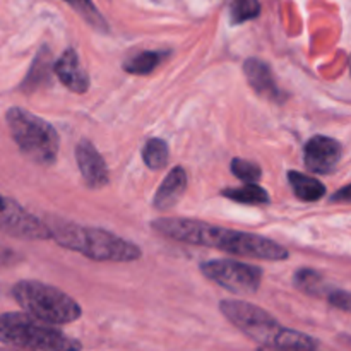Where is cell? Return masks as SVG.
I'll return each instance as SVG.
<instances>
[{
  "instance_id": "9",
  "label": "cell",
  "mask_w": 351,
  "mask_h": 351,
  "mask_svg": "<svg viewBox=\"0 0 351 351\" xmlns=\"http://www.w3.org/2000/svg\"><path fill=\"white\" fill-rule=\"evenodd\" d=\"M343 156L339 141L328 136H314L307 141L304 149V161L308 171L315 175H331L338 168Z\"/></svg>"
},
{
  "instance_id": "16",
  "label": "cell",
  "mask_w": 351,
  "mask_h": 351,
  "mask_svg": "<svg viewBox=\"0 0 351 351\" xmlns=\"http://www.w3.org/2000/svg\"><path fill=\"white\" fill-rule=\"evenodd\" d=\"M223 197L230 199V201L240 202V204L249 206H263L269 204L271 197L261 185L257 184H245L242 187H230L221 191Z\"/></svg>"
},
{
  "instance_id": "15",
  "label": "cell",
  "mask_w": 351,
  "mask_h": 351,
  "mask_svg": "<svg viewBox=\"0 0 351 351\" xmlns=\"http://www.w3.org/2000/svg\"><path fill=\"white\" fill-rule=\"evenodd\" d=\"M51 69V51L47 47H41V50L38 51L36 57H34L33 65H31L29 72H27L26 79L21 84V89H24L26 93L36 89L41 82H45L48 79Z\"/></svg>"
},
{
  "instance_id": "13",
  "label": "cell",
  "mask_w": 351,
  "mask_h": 351,
  "mask_svg": "<svg viewBox=\"0 0 351 351\" xmlns=\"http://www.w3.org/2000/svg\"><path fill=\"white\" fill-rule=\"evenodd\" d=\"M185 191H187V173L182 167H175L165 177L163 184L158 187L153 201L154 208L158 211H170L171 208H175L180 202Z\"/></svg>"
},
{
  "instance_id": "18",
  "label": "cell",
  "mask_w": 351,
  "mask_h": 351,
  "mask_svg": "<svg viewBox=\"0 0 351 351\" xmlns=\"http://www.w3.org/2000/svg\"><path fill=\"white\" fill-rule=\"evenodd\" d=\"M168 158H170V149H168L167 141L153 137V139H149L144 144L143 160L149 170H163L168 163Z\"/></svg>"
},
{
  "instance_id": "5",
  "label": "cell",
  "mask_w": 351,
  "mask_h": 351,
  "mask_svg": "<svg viewBox=\"0 0 351 351\" xmlns=\"http://www.w3.org/2000/svg\"><path fill=\"white\" fill-rule=\"evenodd\" d=\"M12 297L24 314L48 326L71 324L82 315L81 305L74 298L41 281H19L14 285Z\"/></svg>"
},
{
  "instance_id": "7",
  "label": "cell",
  "mask_w": 351,
  "mask_h": 351,
  "mask_svg": "<svg viewBox=\"0 0 351 351\" xmlns=\"http://www.w3.org/2000/svg\"><path fill=\"white\" fill-rule=\"evenodd\" d=\"M201 273L235 295H254L263 281V269L233 259H215L201 264Z\"/></svg>"
},
{
  "instance_id": "19",
  "label": "cell",
  "mask_w": 351,
  "mask_h": 351,
  "mask_svg": "<svg viewBox=\"0 0 351 351\" xmlns=\"http://www.w3.org/2000/svg\"><path fill=\"white\" fill-rule=\"evenodd\" d=\"M64 2H67L74 9V12H77L93 29L99 33H108V23L101 16L98 7L93 3V0H64Z\"/></svg>"
},
{
  "instance_id": "21",
  "label": "cell",
  "mask_w": 351,
  "mask_h": 351,
  "mask_svg": "<svg viewBox=\"0 0 351 351\" xmlns=\"http://www.w3.org/2000/svg\"><path fill=\"white\" fill-rule=\"evenodd\" d=\"M293 283L298 290L307 295L322 297L324 295V276L314 269H298L293 276Z\"/></svg>"
},
{
  "instance_id": "4",
  "label": "cell",
  "mask_w": 351,
  "mask_h": 351,
  "mask_svg": "<svg viewBox=\"0 0 351 351\" xmlns=\"http://www.w3.org/2000/svg\"><path fill=\"white\" fill-rule=\"evenodd\" d=\"M0 343L16 351H81L77 339L24 312L0 315Z\"/></svg>"
},
{
  "instance_id": "11",
  "label": "cell",
  "mask_w": 351,
  "mask_h": 351,
  "mask_svg": "<svg viewBox=\"0 0 351 351\" xmlns=\"http://www.w3.org/2000/svg\"><path fill=\"white\" fill-rule=\"evenodd\" d=\"M53 72L58 81L75 95H84L89 89V75L82 67L79 55L74 48H67L53 64Z\"/></svg>"
},
{
  "instance_id": "25",
  "label": "cell",
  "mask_w": 351,
  "mask_h": 351,
  "mask_svg": "<svg viewBox=\"0 0 351 351\" xmlns=\"http://www.w3.org/2000/svg\"><path fill=\"white\" fill-rule=\"evenodd\" d=\"M259 351H317V350H274V348H259Z\"/></svg>"
},
{
  "instance_id": "17",
  "label": "cell",
  "mask_w": 351,
  "mask_h": 351,
  "mask_svg": "<svg viewBox=\"0 0 351 351\" xmlns=\"http://www.w3.org/2000/svg\"><path fill=\"white\" fill-rule=\"evenodd\" d=\"M165 55H167L165 51H139V53L136 55H130V57L123 62V71H125L127 74L132 75H147L153 71H156L158 65L163 62Z\"/></svg>"
},
{
  "instance_id": "2",
  "label": "cell",
  "mask_w": 351,
  "mask_h": 351,
  "mask_svg": "<svg viewBox=\"0 0 351 351\" xmlns=\"http://www.w3.org/2000/svg\"><path fill=\"white\" fill-rule=\"evenodd\" d=\"M221 314L261 348L317 350V339L281 326L269 312L243 300H223Z\"/></svg>"
},
{
  "instance_id": "8",
  "label": "cell",
  "mask_w": 351,
  "mask_h": 351,
  "mask_svg": "<svg viewBox=\"0 0 351 351\" xmlns=\"http://www.w3.org/2000/svg\"><path fill=\"white\" fill-rule=\"evenodd\" d=\"M0 232L21 240H48V232L45 221L27 213L14 199L0 195Z\"/></svg>"
},
{
  "instance_id": "12",
  "label": "cell",
  "mask_w": 351,
  "mask_h": 351,
  "mask_svg": "<svg viewBox=\"0 0 351 351\" xmlns=\"http://www.w3.org/2000/svg\"><path fill=\"white\" fill-rule=\"evenodd\" d=\"M243 72H245L249 84L252 86L257 95L267 99L281 101V89L278 88L273 71L266 62L259 60V58H247L245 64H243Z\"/></svg>"
},
{
  "instance_id": "26",
  "label": "cell",
  "mask_w": 351,
  "mask_h": 351,
  "mask_svg": "<svg viewBox=\"0 0 351 351\" xmlns=\"http://www.w3.org/2000/svg\"><path fill=\"white\" fill-rule=\"evenodd\" d=\"M0 351H9V350H3V348H0Z\"/></svg>"
},
{
  "instance_id": "20",
  "label": "cell",
  "mask_w": 351,
  "mask_h": 351,
  "mask_svg": "<svg viewBox=\"0 0 351 351\" xmlns=\"http://www.w3.org/2000/svg\"><path fill=\"white\" fill-rule=\"evenodd\" d=\"M230 23L233 26L256 19L261 14L259 0H225Z\"/></svg>"
},
{
  "instance_id": "3",
  "label": "cell",
  "mask_w": 351,
  "mask_h": 351,
  "mask_svg": "<svg viewBox=\"0 0 351 351\" xmlns=\"http://www.w3.org/2000/svg\"><path fill=\"white\" fill-rule=\"evenodd\" d=\"M50 232V239L67 250L82 254L91 261L99 263H132L141 259L143 250L136 243L117 237L113 233L93 226H81L75 223L51 219L45 223Z\"/></svg>"
},
{
  "instance_id": "23",
  "label": "cell",
  "mask_w": 351,
  "mask_h": 351,
  "mask_svg": "<svg viewBox=\"0 0 351 351\" xmlns=\"http://www.w3.org/2000/svg\"><path fill=\"white\" fill-rule=\"evenodd\" d=\"M329 304L335 305V307L341 308V311L348 312L350 311V295L348 291L345 290H332L331 293L328 295Z\"/></svg>"
},
{
  "instance_id": "14",
  "label": "cell",
  "mask_w": 351,
  "mask_h": 351,
  "mask_svg": "<svg viewBox=\"0 0 351 351\" xmlns=\"http://www.w3.org/2000/svg\"><path fill=\"white\" fill-rule=\"evenodd\" d=\"M288 182L295 195L304 202H317L326 195V185L315 177H308L300 171H288Z\"/></svg>"
},
{
  "instance_id": "10",
  "label": "cell",
  "mask_w": 351,
  "mask_h": 351,
  "mask_svg": "<svg viewBox=\"0 0 351 351\" xmlns=\"http://www.w3.org/2000/svg\"><path fill=\"white\" fill-rule=\"evenodd\" d=\"M75 161H77L82 180L89 189L98 191L108 184V167L95 144L89 143L88 139L79 141V144L75 146Z\"/></svg>"
},
{
  "instance_id": "6",
  "label": "cell",
  "mask_w": 351,
  "mask_h": 351,
  "mask_svg": "<svg viewBox=\"0 0 351 351\" xmlns=\"http://www.w3.org/2000/svg\"><path fill=\"white\" fill-rule=\"evenodd\" d=\"M5 122L21 153L40 167H51L57 161L60 137L55 127L19 106L7 110Z\"/></svg>"
},
{
  "instance_id": "22",
  "label": "cell",
  "mask_w": 351,
  "mask_h": 351,
  "mask_svg": "<svg viewBox=\"0 0 351 351\" xmlns=\"http://www.w3.org/2000/svg\"><path fill=\"white\" fill-rule=\"evenodd\" d=\"M232 173L245 184H257L263 177V170H261L259 165L256 161L243 160V158H233Z\"/></svg>"
},
{
  "instance_id": "1",
  "label": "cell",
  "mask_w": 351,
  "mask_h": 351,
  "mask_svg": "<svg viewBox=\"0 0 351 351\" xmlns=\"http://www.w3.org/2000/svg\"><path fill=\"white\" fill-rule=\"evenodd\" d=\"M161 237L191 245L209 247L232 256L261 261H287L290 252L283 245L256 233L219 228L209 223L182 218H158L151 223Z\"/></svg>"
},
{
  "instance_id": "24",
  "label": "cell",
  "mask_w": 351,
  "mask_h": 351,
  "mask_svg": "<svg viewBox=\"0 0 351 351\" xmlns=\"http://www.w3.org/2000/svg\"><path fill=\"white\" fill-rule=\"evenodd\" d=\"M350 185H346V187H343L341 191L338 192V194L332 195V202H345V204H348L350 202Z\"/></svg>"
}]
</instances>
